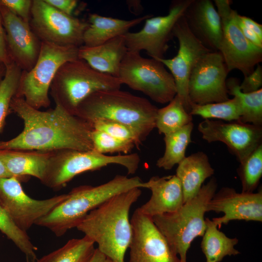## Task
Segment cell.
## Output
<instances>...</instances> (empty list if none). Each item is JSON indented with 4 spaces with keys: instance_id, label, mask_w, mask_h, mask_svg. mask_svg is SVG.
Instances as JSON below:
<instances>
[{
    "instance_id": "7",
    "label": "cell",
    "mask_w": 262,
    "mask_h": 262,
    "mask_svg": "<svg viewBox=\"0 0 262 262\" xmlns=\"http://www.w3.org/2000/svg\"><path fill=\"white\" fill-rule=\"evenodd\" d=\"M140 163V158L136 153L109 156L94 150L54 151L41 182L49 188L60 189L80 174L113 164L124 167L128 174L133 175L137 171Z\"/></svg>"
},
{
    "instance_id": "17",
    "label": "cell",
    "mask_w": 262,
    "mask_h": 262,
    "mask_svg": "<svg viewBox=\"0 0 262 262\" xmlns=\"http://www.w3.org/2000/svg\"><path fill=\"white\" fill-rule=\"evenodd\" d=\"M131 223L132 234L129 247V262H180L152 217L137 209Z\"/></svg>"
},
{
    "instance_id": "23",
    "label": "cell",
    "mask_w": 262,
    "mask_h": 262,
    "mask_svg": "<svg viewBox=\"0 0 262 262\" xmlns=\"http://www.w3.org/2000/svg\"><path fill=\"white\" fill-rule=\"evenodd\" d=\"M214 172L207 155L202 151L185 157L178 164L175 175L181 183L184 203L197 194L204 181Z\"/></svg>"
},
{
    "instance_id": "39",
    "label": "cell",
    "mask_w": 262,
    "mask_h": 262,
    "mask_svg": "<svg viewBox=\"0 0 262 262\" xmlns=\"http://www.w3.org/2000/svg\"><path fill=\"white\" fill-rule=\"evenodd\" d=\"M44 0L57 10L69 16H72V14L78 3V1L76 0Z\"/></svg>"
},
{
    "instance_id": "44",
    "label": "cell",
    "mask_w": 262,
    "mask_h": 262,
    "mask_svg": "<svg viewBox=\"0 0 262 262\" xmlns=\"http://www.w3.org/2000/svg\"><path fill=\"white\" fill-rule=\"evenodd\" d=\"M11 177L8 173L0 153V178Z\"/></svg>"
},
{
    "instance_id": "26",
    "label": "cell",
    "mask_w": 262,
    "mask_h": 262,
    "mask_svg": "<svg viewBox=\"0 0 262 262\" xmlns=\"http://www.w3.org/2000/svg\"><path fill=\"white\" fill-rule=\"evenodd\" d=\"M205 222L206 229L202 236L201 248L206 262H220L227 256H235L240 253L234 247L238 243L237 238L227 237L208 218H205Z\"/></svg>"
},
{
    "instance_id": "35",
    "label": "cell",
    "mask_w": 262,
    "mask_h": 262,
    "mask_svg": "<svg viewBox=\"0 0 262 262\" xmlns=\"http://www.w3.org/2000/svg\"><path fill=\"white\" fill-rule=\"evenodd\" d=\"M95 130L103 131L118 139L131 143L139 148L144 139L135 129L116 121L100 119L92 123Z\"/></svg>"
},
{
    "instance_id": "14",
    "label": "cell",
    "mask_w": 262,
    "mask_h": 262,
    "mask_svg": "<svg viewBox=\"0 0 262 262\" xmlns=\"http://www.w3.org/2000/svg\"><path fill=\"white\" fill-rule=\"evenodd\" d=\"M228 73L219 51L205 54L195 66L189 77L188 95L190 102L203 105L228 100L226 85Z\"/></svg>"
},
{
    "instance_id": "31",
    "label": "cell",
    "mask_w": 262,
    "mask_h": 262,
    "mask_svg": "<svg viewBox=\"0 0 262 262\" xmlns=\"http://www.w3.org/2000/svg\"><path fill=\"white\" fill-rule=\"evenodd\" d=\"M189 114L192 116H200L204 119L239 121L242 110L238 99L233 97L231 99L220 102L203 105L191 103Z\"/></svg>"
},
{
    "instance_id": "36",
    "label": "cell",
    "mask_w": 262,
    "mask_h": 262,
    "mask_svg": "<svg viewBox=\"0 0 262 262\" xmlns=\"http://www.w3.org/2000/svg\"><path fill=\"white\" fill-rule=\"evenodd\" d=\"M93 150L106 154L107 153H123L128 154L135 147L131 143L118 139L103 131L94 130L91 133Z\"/></svg>"
},
{
    "instance_id": "24",
    "label": "cell",
    "mask_w": 262,
    "mask_h": 262,
    "mask_svg": "<svg viewBox=\"0 0 262 262\" xmlns=\"http://www.w3.org/2000/svg\"><path fill=\"white\" fill-rule=\"evenodd\" d=\"M52 151L0 150L1 157L11 176L20 180L33 176L41 181Z\"/></svg>"
},
{
    "instance_id": "30",
    "label": "cell",
    "mask_w": 262,
    "mask_h": 262,
    "mask_svg": "<svg viewBox=\"0 0 262 262\" xmlns=\"http://www.w3.org/2000/svg\"><path fill=\"white\" fill-rule=\"evenodd\" d=\"M192 120V115L176 95L166 106L158 109L155 128L160 134L165 135L177 131Z\"/></svg>"
},
{
    "instance_id": "27",
    "label": "cell",
    "mask_w": 262,
    "mask_h": 262,
    "mask_svg": "<svg viewBox=\"0 0 262 262\" xmlns=\"http://www.w3.org/2000/svg\"><path fill=\"white\" fill-rule=\"evenodd\" d=\"M194 124L191 122L177 131L164 135L165 150L156 162V166L166 170H171L185 158V152L192 142Z\"/></svg>"
},
{
    "instance_id": "4",
    "label": "cell",
    "mask_w": 262,
    "mask_h": 262,
    "mask_svg": "<svg viewBox=\"0 0 262 262\" xmlns=\"http://www.w3.org/2000/svg\"><path fill=\"white\" fill-rule=\"evenodd\" d=\"M138 176L117 175L97 186L81 185L73 188L66 199L39 219L36 225L49 229L57 237L76 228L88 213L112 196L134 188H143Z\"/></svg>"
},
{
    "instance_id": "33",
    "label": "cell",
    "mask_w": 262,
    "mask_h": 262,
    "mask_svg": "<svg viewBox=\"0 0 262 262\" xmlns=\"http://www.w3.org/2000/svg\"><path fill=\"white\" fill-rule=\"evenodd\" d=\"M237 173L242 192L253 193L262 176V144L240 163Z\"/></svg>"
},
{
    "instance_id": "10",
    "label": "cell",
    "mask_w": 262,
    "mask_h": 262,
    "mask_svg": "<svg viewBox=\"0 0 262 262\" xmlns=\"http://www.w3.org/2000/svg\"><path fill=\"white\" fill-rule=\"evenodd\" d=\"M220 17L222 37L219 52L221 54L229 73L240 70L244 77L251 74L256 65L262 61V49L244 36L238 26L236 10L231 8L230 0H214Z\"/></svg>"
},
{
    "instance_id": "5",
    "label": "cell",
    "mask_w": 262,
    "mask_h": 262,
    "mask_svg": "<svg viewBox=\"0 0 262 262\" xmlns=\"http://www.w3.org/2000/svg\"><path fill=\"white\" fill-rule=\"evenodd\" d=\"M214 177L203 184L197 194L176 212L156 215L152 220L180 262H187V253L193 240L203 236L206 229L204 214L207 204L216 192Z\"/></svg>"
},
{
    "instance_id": "29",
    "label": "cell",
    "mask_w": 262,
    "mask_h": 262,
    "mask_svg": "<svg viewBox=\"0 0 262 262\" xmlns=\"http://www.w3.org/2000/svg\"><path fill=\"white\" fill-rule=\"evenodd\" d=\"M95 243L84 236L68 240L63 246L36 262H89L95 250Z\"/></svg>"
},
{
    "instance_id": "15",
    "label": "cell",
    "mask_w": 262,
    "mask_h": 262,
    "mask_svg": "<svg viewBox=\"0 0 262 262\" xmlns=\"http://www.w3.org/2000/svg\"><path fill=\"white\" fill-rule=\"evenodd\" d=\"M179 48L177 55L171 59H157L170 71L176 87L177 95L189 113L191 102L188 95V84L191 71L200 58L212 51L205 47L189 29L184 15L178 20L173 30Z\"/></svg>"
},
{
    "instance_id": "8",
    "label": "cell",
    "mask_w": 262,
    "mask_h": 262,
    "mask_svg": "<svg viewBox=\"0 0 262 262\" xmlns=\"http://www.w3.org/2000/svg\"><path fill=\"white\" fill-rule=\"evenodd\" d=\"M79 48L41 42L37 61L31 70L22 71L15 96L36 109L49 107V92L57 71L65 63L79 58Z\"/></svg>"
},
{
    "instance_id": "20",
    "label": "cell",
    "mask_w": 262,
    "mask_h": 262,
    "mask_svg": "<svg viewBox=\"0 0 262 262\" xmlns=\"http://www.w3.org/2000/svg\"><path fill=\"white\" fill-rule=\"evenodd\" d=\"M184 17L187 26L202 44L212 51H219L222 37L220 17L211 0H192Z\"/></svg>"
},
{
    "instance_id": "40",
    "label": "cell",
    "mask_w": 262,
    "mask_h": 262,
    "mask_svg": "<svg viewBox=\"0 0 262 262\" xmlns=\"http://www.w3.org/2000/svg\"><path fill=\"white\" fill-rule=\"evenodd\" d=\"M13 62L9 56L6 41L4 29L0 12V63L5 66Z\"/></svg>"
},
{
    "instance_id": "18",
    "label": "cell",
    "mask_w": 262,
    "mask_h": 262,
    "mask_svg": "<svg viewBox=\"0 0 262 262\" xmlns=\"http://www.w3.org/2000/svg\"><path fill=\"white\" fill-rule=\"evenodd\" d=\"M0 12L9 56L22 71H28L37 61L41 42L29 24L1 5Z\"/></svg>"
},
{
    "instance_id": "6",
    "label": "cell",
    "mask_w": 262,
    "mask_h": 262,
    "mask_svg": "<svg viewBox=\"0 0 262 262\" xmlns=\"http://www.w3.org/2000/svg\"><path fill=\"white\" fill-rule=\"evenodd\" d=\"M122 84L118 78L101 73L78 58L59 68L50 93L55 104L74 115L78 105L90 95L100 90L120 89Z\"/></svg>"
},
{
    "instance_id": "28",
    "label": "cell",
    "mask_w": 262,
    "mask_h": 262,
    "mask_svg": "<svg viewBox=\"0 0 262 262\" xmlns=\"http://www.w3.org/2000/svg\"><path fill=\"white\" fill-rule=\"evenodd\" d=\"M236 78L226 81L229 95L236 97L240 104L242 115L239 122L262 127V89L251 93H244Z\"/></svg>"
},
{
    "instance_id": "43",
    "label": "cell",
    "mask_w": 262,
    "mask_h": 262,
    "mask_svg": "<svg viewBox=\"0 0 262 262\" xmlns=\"http://www.w3.org/2000/svg\"><path fill=\"white\" fill-rule=\"evenodd\" d=\"M89 262H113L96 248Z\"/></svg>"
},
{
    "instance_id": "1",
    "label": "cell",
    "mask_w": 262,
    "mask_h": 262,
    "mask_svg": "<svg viewBox=\"0 0 262 262\" xmlns=\"http://www.w3.org/2000/svg\"><path fill=\"white\" fill-rule=\"evenodd\" d=\"M10 109L22 119L24 128L16 137L0 141V150L54 151L93 150V124L55 104L46 111L36 109L15 96Z\"/></svg>"
},
{
    "instance_id": "34",
    "label": "cell",
    "mask_w": 262,
    "mask_h": 262,
    "mask_svg": "<svg viewBox=\"0 0 262 262\" xmlns=\"http://www.w3.org/2000/svg\"><path fill=\"white\" fill-rule=\"evenodd\" d=\"M5 66V73L0 84V132L10 109L11 100L16 93L22 71L13 62Z\"/></svg>"
},
{
    "instance_id": "2",
    "label": "cell",
    "mask_w": 262,
    "mask_h": 262,
    "mask_svg": "<svg viewBox=\"0 0 262 262\" xmlns=\"http://www.w3.org/2000/svg\"><path fill=\"white\" fill-rule=\"evenodd\" d=\"M142 191L134 188L117 194L90 212L77 226L113 262H125L132 234L130 209Z\"/></svg>"
},
{
    "instance_id": "37",
    "label": "cell",
    "mask_w": 262,
    "mask_h": 262,
    "mask_svg": "<svg viewBox=\"0 0 262 262\" xmlns=\"http://www.w3.org/2000/svg\"><path fill=\"white\" fill-rule=\"evenodd\" d=\"M32 0H0V5L29 24L31 16Z\"/></svg>"
},
{
    "instance_id": "19",
    "label": "cell",
    "mask_w": 262,
    "mask_h": 262,
    "mask_svg": "<svg viewBox=\"0 0 262 262\" xmlns=\"http://www.w3.org/2000/svg\"><path fill=\"white\" fill-rule=\"evenodd\" d=\"M224 213L212 221L220 228L232 220L262 221V191L238 193L233 188L223 187L207 204V212Z\"/></svg>"
},
{
    "instance_id": "11",
    "label": "cell",
    "mask_w": 262,
    "mask_h": 262,
    "mask_svg": "<svg viewBox=\"0 0 262 262\" xmlns=\"http://www.w3.org/2000/svg\"><path fill=\"white\" fill-rule=\"evenodd\" d=\"M33 32L41 41L60 46L83 45L84 33L89 25L67 15L44 0H33L29 22Z\"/></svg>"
},
{
    "instance_id": "25",
    "label": "cell",
    "mask_w": 262,
    "mask_h": 262,
    "mask_svg": "<svg viewBox=\"0 0 262 262\" xmlns=\"http://www.w3.org/2000/svg\"><path fill=\"white\" fill-rule=\"evenodd\" d=\"M151 16L147 15L131 20H124L90 14L89 25L83 36V45L91 47L101 45L116 36L124 35L130 28Z\"/></svg>"
},
{
    "instance_id": "9",
    "label": "cell",
    "mask_w": 262,
    "mask_h": 262,
    "mask_svg": "<svg viewBox=\"0 0 262 262\" xmlns=\"http://www.w3.org/2000/svg\"><path fill=\"white\" fill-rule=\"evenodd\" d=\"M122 84L141 92L160 104L169 103L177 94L174 78L160 61L146 58L139 52L128 51L119 67Z\"/></svg>"
},
{
    "instance_id": "32",
    "label": "cell",
    "mask_w": 262,
    "mask_h": 262,
    "mask_svg": "<svg viewBox=\"0 0 262 262\" xmlns=\"http://www.w3.org/2000/svg\"><path fill=\"white\" fill-rule=\"evenodd\" d=\"M0 231L24 255L27 262H36L37 247L25 232L15 223L0 200Z\"/></svg>"
},
{
    "instance_id": "3",
    "label": "cell",
    "mask_w": 262,
    "mask_h": 262,
    "mask_svg": "<svg viewBox=\"0 0 262 262\" xmlns=\"http://www.w3.org/2000/svg\"><path fill=\"white\" fill-rule=\"evenodd\" d=\"M158 108L146 98L120 89L96 92L84 99L75 114L91 124L110 120L137 130L145 140L155 128Z\"/></svg>"
},
{
    "instance_id": "38",
    "label": "cell",
    "mask_w": 262,
    "mask_h": 262,
    "mask_svg": "<svg viewBox=\"0 0 262 262\" xmlns=\"http://www.w3.org/2000/svg\"><path fill=\"white\" fill-rule=\"evenodd\" d=\"M262 67L258 64L251 74L244 77L243 81L240 83L239 87L244 93H251L262 88Z\"/></svg>"
},
{
    "instance_id": "22",
    "label": "cell",
    "mask_w": 262,
    "mask_h": 262,
    "mask_svg": "<svg viewBox=\"0 0 262 262\" xmlns=\"http://www.w3.org/2000/svg\"><path fill=\"white\" fill-rule=\"evenodd\" d=\"M127 51L124 35H121L97 46H81L78 58L94 69L118 78L120 64Z\"/></svg>"
},
{
    "instance_id": "21",
    "label": "cell",
    "mask_w": 262,
    "mask_h": 262,
    "mask_svg": "<svg viewBox=\"0 0 262 262\" xmlns=\"http://www.w3.org/2000/svg\"><path fill=\"white\" fill-rule=\"evenodd\" d=\"M143 188L149 189L151 195L147 202L137 209L149 217L176 212L184 204L181 183L176 175L153 176L144 182Z\"/></svg>"
},
{
    "instance_id": "45",
    "label": "cell",
    "mask_w": 262,
    "mask_h": 262,
    "mask_svg": "<svg viewBox=\"0 0 262 262\" xmlns=\"http://www.w3.org/2000/svg\"><path fill=\"white\" fill-rule=\"evenodd\" d=\"M5 71V65L2 63H0V84L4 76Z\"/></svg>"
},
{
    "instance_id": "16",
    "label": "cell",
    "mask_w": 262,
    "mask_h": 262,
    "mask_svg": "<svg viewBox=\"0 0 262 262\" xmlns=\"http://www.w3.org/2000/svg\"><path fill=\"white\" fill-rule=\"evenodd\" d=\"M197 130L208 143L225 144L240 163L262 144V127L251 124L204 119Z\"/></svg>"
},
{
    "instance_id": "41",
    "label": "cell",
    "mask_w": 262,
    "mask_h": 262,
    "mask_svg": "<svg viewBox=\"0 0 262 262\" xmlns=\"http://www.w3.org/2000/svg\"><path fill=\"white\" fill-rule=\"evenodd\" d=\"M236 21L238 27L245 38L255 46L262 49V40L253 32L246 27L239 17V14L236 15Z\"/></svg>"
},
{
    "instance_id": "12",
    "label": "cell",
    "mask_w": 262,
    "mask_h": 262,
    "mask_svg": "<svg viewBox=\"0 0 262 262\" xmlns=\"http://www.w3.org/2000/svg\"><path fill=\"white\" fill-rule=\"evenodd\" d=\"M192 0H175L171 2L168 13L146 19L143 27L138 32L124 34L128 51L145 50L151 58H164L168 49L169 40L173 37V30L178 20Z\"/></svg>"
},
{
    "instance_id": "13",
    "label": "cell",
    "mask_w": 262,
    "mask_h": 262,
    "mask_svg": "<svg viewBox=\"0 0 262 262\" xmlns=\"http://www.w3.org/2000/svg\"><path fill=\"white\" fill-rule=\"evenodd\" d=\"M68 196L67 193L35 199L24 191L18 178L14 176L0 178V200L16 225L26 232Z\"/></svg>"
},
{
    "instance_id": "42",
    "label": "cell",
    "mask_w": 262,
    "mask_h": 262,
    "mask_svg": "<svg viewBox=\"0 0 262 262\" xmlns=\"http://www.w3.org/2000/svg\"><path fill=\"white\" fill-rule=\"evenodd\" d=\"M239 17L244 25L247 29L253 32L259 38L262 40V25L252 19L239 15Z\"/></svg>"
}]
</instances>
